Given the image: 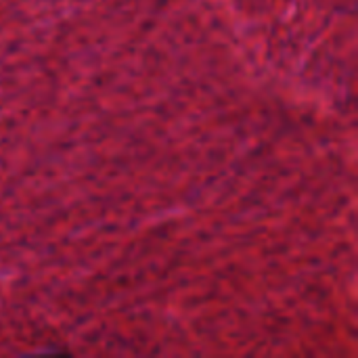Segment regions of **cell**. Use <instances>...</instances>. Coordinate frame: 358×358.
<instances>
[]
</instances>
